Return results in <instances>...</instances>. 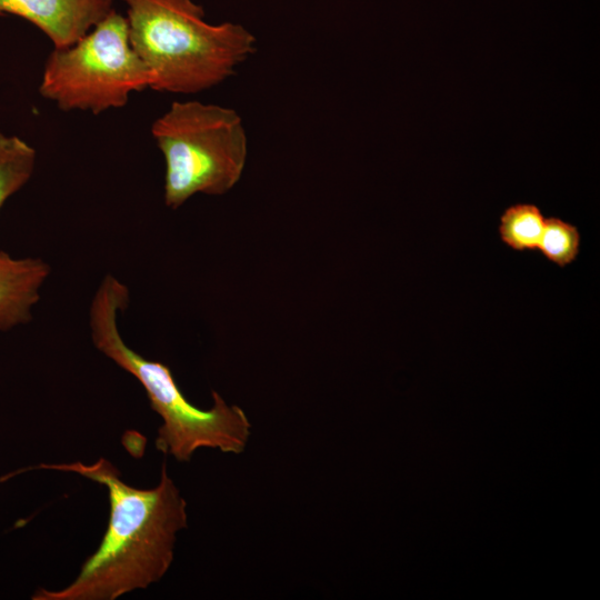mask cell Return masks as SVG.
Listing matches in <instances>:
<instances>
[{
  "label": "cell",
  "mask_w": 600,
  "mask_h": 600,
  "mask_svg": "<svg viewBox=\"0 0 600 600\" xmlns=\"http://www.w3.org/2000/svg\"><path fill=\"white\" fill-rule=\"evenodd\" d=\"M78 473L107 488L109 522L98 549L76 579L59 590L39 588L34 600H114L146 589L169 570L177 533L187 527V502L162 464L151 489L127 484L106 458L91 464L42 463L33 469Z\"/></svg>",
  "instance_id": "1"
},
{
  "label": "cell",
  "mask_w": 600,
  "mask_h": 600,
  "mask_svg": "<svg viewBox=\"0 0 600 600\" xmlns=\"http://www.w3.org/2000/svg\"><path fill=\"white\" fill-rule=\"evenodd\" d=\"M129 297V289L116 277L103 278L90 306L91 339L100 352L142 384L152 410L162 419L156 438L157 449L180 462L190 461L200 448L234 454L243 452L251 423L240 407L228 404L217 391H212L210 409L193 406L166 364L146 359L123 341L118 314L127 309Z\"/></svg>",
  "instance_id": "2"
},
{
  "label": "cell",
  "mask_w": 600,
  "mask_h": 600,
  "mask_svg": "<svg viewBox=\"0 0 600 600\" xmlns=\"http://www.w3.org/2000/svg\"><path fill=\"white\" fill-rule=\"evenodd\" d=\"M131 47L152 74L151 89L192 94L236 73L256 38L233 22L211 24L192 0H122Z\"/></svg>",
  "instance_id": "3"
},
{
  "label": "cell",
  "mask_w": 600,
  "mask_h": 600,
  "mask_svg": "<svg viewBox=\"0 0 600 600\" xmlns=\"http://www.w3.org/2000/svg\"><path fill=\"white\" fill-rule=\"evenodd\" d=\"M151 134L164 159L163 198L172 209L197 193L223 194L241 178L248 138L232 108L174 101L153 121Z\"/></svg>",
  "instance_id": "4"
},
{
  "label": "cell",
  "mask_w": 600,
  "mask_h": 600,
  "mask_svg": "<svg viewBox=\"0 0 600 600\" xmlns=\"http://www.w3.org/2000/svg\"><path fill=\"white\" fill-rule=\"evenodd\" d=\"M152 74L131 47L126 17L114 9L86 36L48 56L39 93L63 111L93 114L127 104Z\"/></svg>",
  "instance_id": "5"
},
{
  "label": "cell",
  "mask_w": 600,
  "mask_h": 600,
  "mask_svg": "<svg viewBox=\"0 0 600 600\" xmlns=\"http://www.w3.org/2000/svg\"><path fill=\"white\" fill-rule=\"evenodd\" d=\"M113 0H0V17H20L39 28L54 48H68L112 10Z\"/></svg>",
  "instance_id": "6"
},
{
  "label": "cell",
  "mask_w": 600,
  "mask_h": 600,
  "mask_svg": "<svg viewBox=\"0 0 600 600\" xmlns=\"http://www.w3.org/2000/svg\"><path fill=\"white\" fill-rule=\"evenodd\" d=\"M50 266L40 258H13L0 251V331L28 323Z\"/></svg>",
  "instance_id": "7"
},
{
  "label": "cell",
  "mask_w": 600,
  "mask_h": 600,
  "mask_svg": "<svg viewBox=\"0 0 600 600\" xmlns=\"http://www.w3.org/2000/svg\"><path fill=\"white\" fill-rule=\"evenodd\" d=\"M37 153L26 140L0 131V210L30 180Z\"/></svg>",
  "instance_id": "8"
},
{
  "label": "cell",
  "mask_w": 600,
  "mask_h": 600,
  "mask_svg": "<svg viewBox=\"0 0 600 600\" xmlns=\"http://www.w3.org/2000/svg\"><path fill=\"white\" fill-rule=\"evenodd\" d=\"M546 218L532 203H516L500 217V240L519 252L538 250Z\"/></svg>",
  "instance_id": "9"
},
{
  "label": "cell",
  "mask_w": 600,
  "mask_h": 600,
  "mask_svg": "<svg viewBox=\"0 0 600 600\" xmlns=\"http://www.w3.org/2000/svg\"><path fill=\"white\" fill-rule=\"evenodd\" d=\"M579 229L560 218H546L538 250L550 262L563 268L571 264L580 252Z\"/></svg>",
  "instance_id": "10"
}]
</instances>
